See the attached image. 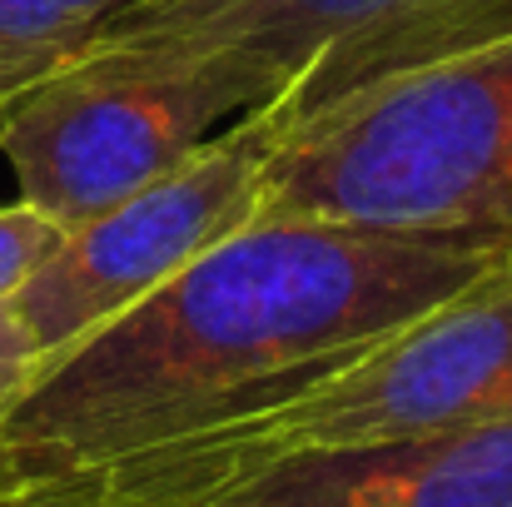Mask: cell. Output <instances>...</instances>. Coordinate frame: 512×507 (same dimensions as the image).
Instances as JSON below:
<instances>
[{
  "mask_svg": "<svg viewBox=\"0 0 512 507\" xmlns=\"http://www.w3.org/2000/svg\"><path fill=\"white\" fill-rule=\"evenodd\" d=\"M512 259L473 239L259 214L40 363L0 418V507L388 334Z\"/></svg>",
  "mask_w": 512,
  "mask_h": 507,
  "instance_id": "1",
  "label": "cell"
},
{
  "mask_svg": "<svg viewBox=\"0 0 512 507\" xmlns=\"http://www.w3.org/2000/svg\"><path fill=\"white\" fill-rule=\"evenodd\" d=\"M493 423H512V264L329 363L15 507H204L294 458L398 448Z\"/></svg>",
  "mask_w": 512,
  "mask_h": 507,
  "instance_id": "2",
  "label": "cell"
},
{
  "mask_svg": "<svg viewBox=\"0 0 512 507\" xmlns=\"http://www.w3.org/2000/svg\"><path fill=\"white\" fill-rule=\"evenodd\" d=\"M264 214L473 239L512 259V35L269 130Z\"/></svg>",
  "mask_w": 512,
  "mask_h": 507,
  "instance_id": "3",
  "label": "cell"
},
{
  "mask_svg": "<svg viewBox=\"0 0 512 507\" xmlns=\"http://www.w3.org/2000/svg\"><path fill=\"white\" fill-rule=\"evenodd\" d=\"M512 35V0H135L95 40L209 65L269 130Z\"/></svg>",
  "mask_w": 512,
  "mask_h": 507,
  "instance_id": "4",
  "label": "cell"
},
{
  "mask_svg": "<svg viewBox=\"0 0 512 507\" xmlns=\"http://www.w3.org/2000/svg\"><path fill=\"white\" fill-rule=\"evenodd\" d=\"M234 120L244 110L209 65L155 45L90 40L0 115V155L20 199L70 234L184 165Z\"/></svg>",
  "mask_w": 512,
  "mask_h": 507,
  "instance_id": "5",
  "label": "cell"
},
{
  "mask_svg": "<svg viewBox=\"0 0 512 507\" xmlns=\"http://www.w3.org/2000/svg\"><path fill=\"white\" fill-rule=\"evenodd\" d=\"M269 125L244 115L125 204L70 229L10 299L40 363L105 329L264 214Z\"/></svg>",
  "mask_w": 512,
  "mask_h": 507,
  "instance_id": "6",
  "label": "cell"
},
{
  "mask_svg": "<svg viewBox=\"0 0 512 507\" xmlns=\"http://www.w3.org/2000/svg\"><path fill=\"white\" fill-rule=\"evenodd\" d=\"M204 507H512V423L398 448L294 458Z\"/></svg>",
  "mask_w": 512,
  "mask_h": 507,
  "instance_id": "7",
  "label": "cell"
},
{
  "mask_svg": "<svg viewBox=\"0 0 512 507\" xmlns=\"http://www.w3.org/2000/svg\"><path fill=\"white\" fill-rule=\"evenodd\" d=\"M135 0H0V115Z\"/></svg>",
  "mask_w": 512,
  "mask_h": 507,
  "instance_id": "8",
  "label": "cell"
},
{
  "mask_svg": "<svg viewBox=\"0 0 512 507\" xmlns=\"http://www.w3.org/2000/svg\"><path fill=\"white\" fill-rule=\"evenodd\" d=\"M60 239H65V229L50 224L25 199L0 204V304H10L30 284V274L60 249Z\"/></svg>",
  "mask_w": 512,
  "mask_h": 507,
  "instance_id": "9",
  "label": "cell"
},
{
  "mask_svg": "<svg viewBox=\"0 0 512 507\" xmlns=\"http://www.w3.org/2000/svg\"><path fill=\"white\" fill-rule=\"evenodd\" d=\"M40 373V353L25 338L20 319L10 304H0V418L15 408V398L30 388V378Z\"/></svg>",
  "mask_w": 512,
  "mask_h": 507,
  "instance_id": "10",
  "label": "cell"
}]
</instances>
